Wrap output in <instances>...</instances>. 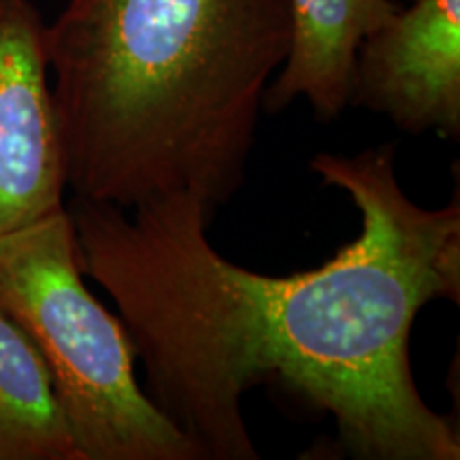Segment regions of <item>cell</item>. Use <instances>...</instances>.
<instances>
[{
	"label": "cell",
	"mask_w": 460,
	"mask_h": 460,
	"mask_svg": "<svg viewBox=\"0 0 460 460\" xmlns=\"http://www.w3.org/2000/svg\"><path fill=\"white\" fill-rule=\"evenodd\" d=\"M394 158V143L312 158L315 175L356 205L360 233L286 278L226 261L194 194L135 207L73 199L84 278L118 305L147 396L203 460L261 458L241 401L262 384L331 416L349 458H460L456 427L420 394L410 360L424 305L460 303V194L420 207Z\"/></svg>",
	"instance_id": "obj_1"
},
{
	"label": "cell",
	"mask_w": 460,
	"mask_h": 460,
	"mask_svg": "<svg viewBox=\"0 0 460 460\" xmlns=\"http://www.w3.org/2000/svg\"><path fill=\"white\" fill-rule=\"evenodd\" d=\"M290 43V0H68L45 26L68 188L118 207L194 194L216 216Z\"/></svg>",
	"instance_id": "obj_2"
},
{
	"label": "cell",
	"mask_w": 460,
	"mask_h": 460,
	"mask_svg": "<svg viewBox=\"0 0 460 460\" xmlns=\"http://www.w3.org/2000/svg\"><path fill=\"white\" fill-rule=\"evenodd\" d=\"M0 312L31 337L82 460H203L135 376L124 322L85 288L68 209L0 237Z\"/></svg>",
	"instance_id": "obj_3"
},
{
	"label": "cell",
	"mask_w": 460,
	"mask_h": 460,
	"mask_svg": "<svg viewBox=\"0 0 460 460\" xmlns=\"http://www.w3.org/2000/svg\"><path fill=\"white\" fill-rule=\"evenodd\" d=\"M45 26L31 0H0V237L65 209L66 154Z\"/></svg>",
	"instance_id": "obj_4"
},
{
	"label": "cell",
	"mask_w": 460,
	"mask_h": 460,
	"mask_svg": "<svg viewBox=\"0 0 460 460\" xmlns=\"http://www.w3.org/2000/svg\"><path fill=\"white\" fill-rule=\"evenodd\" d=\"M358 45L349 105L410 135L460 137V0H410Z\"/></svg>",
	"instance_id": "obj_5"
},
{
	"label": "cell",
	"mask_w": 460,
	"mask_h": 460,
	"mask_svg": "<svg viewBox=\"0 0 460 460\" xmlns=\"http://www.w3.org/2000/svg\"><path fill=\"white\" fill-rule=\"evenodd\" d=\"M396 11L394 0H290V51L264 90L262 111L305 99L322 122L339 118L349 107L360 41Z\"/></svg>",
	"instance_id": "obj_6"
},
{
	"label": "cell",
	"mask_w": 460,
	"mask_h": 460,
	"mask_svg": "<svg viewBox=\"0 0 460 460\" xmlns=\"http://www.w3.org/2000/svg\"><path fill=\"white\" fill-rule=\"evenodd\" d=\"M0 460H82L41 354L4 312H0Z\"/></svg>",
	"instance_id": "obj_7"
}]
</instances>
